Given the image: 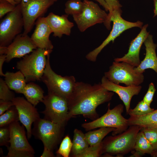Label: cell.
Masks as SVG:
<instances>
[{"mask_svg": "<svg viewBox=\"0 0 157 157\" xmlns=\"http://www.w3.org/2000/svg\"><path fill=\"white\" fill-rule=\"evenodd\" d=\"M114 92L105 88L101 83L93 85L76 82L68 100L69 118L79 115L94 120L99 118L97 107L110 101Z\"/></svg>", "mask_w": 157, "mask_h": 157, "instance_id": "cell-1", "label": "cell"}, {"mask_svg": "<svg viewBox=\"0 0 157 157\" xmlns=\"http://www.w3.org/2000/svg\"><path fill=\"white\" fill-rule=\"evenodd\" d=\"M142 127L129 126L123 132L106 138L103 141L102 154L106 156L122 157L134 149L136 137Z\"/></svg>", "mask_w": 157, "mask_h": 157, "instance_id": "cell-2", "label": "cell"}, {"mask_svg": "<svg viewBox=\"0 0 157 157\" xmlns=\"http://www.w3.org/2000/svg\"><path fill=\"white\" fill-rule=\"evenodd\" d=\"M65 125L39 118L34 122L32 134L42 142L44 149L41 157H52L53 150L60 142Z\"/></svg>", "mask_w": 157, "mask_h": 157, "instance_id": "cell-3", "label": "cell"}, {"mask_svg": "<svg viewBox=\"0 0 157 157\" xmlns=\"http://www.w3.org/2000/svg\"><path fill=\"white\" fill-rule=\"evenodd\" d=\"M52 51L37 48L17 62V68L24 74L26 82L41 80L47 56Z\"/></svg>", "mask_w": 157, "mask_h": 157, "instance_id": "cell-4", "label": "cell"}, {"mask_svg": "<svg viewBox=\"0 0 157 157\" xmlns=\"http://www.w3.org/2000/svg\"><path fill=\"white\" fill-rule=\"evenodd\" d=\"M121 10H114L108 16L104 24L108 29L110 30L111 22H113L112 30L108 36L99 46L86 55L85 57L88 60L95 61L102 50L110 42H113L115 40L125 31L133 27L142 28L143 23L140 21L131 22L123 19L121 17Z\"/></svg>", "mask_w": 157, "mask_h": 157, "instance_id": "cell-5", "label": "cell"}, {"mask_svg": "<svg viewBox=\"0 0 157 157\" xmlns=\"http://www.w3.org/2000/svg\"><path fill=\"white\" fill-rule=\"evenodd\" d=\"M41 80L46 86L48 92L56 94L68 101L74 90L76 82L73 76H62L52 69L50 62V54Z\"/></svg>", "mask_w": 157, "mask_h": 157, "instance_id": "cell-6", "label": "cell"}, {"mask_svg": "<svg viewBox=\"0 0 157 157\" xmlns=\"http://www.w3.org/2000/svg\"><path fill=\"white\" fill-rule=\"evenodd\" d=\"M124 108L123 105L120 104L110 109V103H108V110L105 114L92 122L83 124L81 126L86 131L102 127H110L115 129L112 132V135L122 133L129 126L128 119L122 115Z\"/></svg>", "mask_w": 157, "mask_h": 157, "instance_id": "cell-7", "label": "cell"}, {"mask_svg": "<svg viewBox=\"0 0 157 157\" xmlns=\"http://www.w3.org/2000/svg\"><path fill=\"white\" fill-rule=\"evenodd\" d=\"M135 67L124 62H113L109 70L104 73L110 81L117 84L123 83L126 86L139 85L144 81L143 74L137 73Z\"/></svg>", "mask_w": 157, "mask_h": 157, "instance_id": "cell-8", "label": "cell"}, {"mask_svg": "<svg viewBox=\"0 0 157 157\" xmlns=\"http://www.w3.org/2000/svg\"><path fill=\"white\" fill-rule=\"evenodd\" d=\"M24 126L18 122L9 125L10 131L9 145L6 157H33L34 150L27 138Z\"/></svg>", "mask_w": 157, "mask_h": 157, "instance_id": "cell-9", "label": "cell"}, {"mask_svg": "<svg viewBox=\"0 0 157 157\" xmlns=\"http://www.w3.org/2000/svg\"><path fill=\"white\" fill-rule=\"evenodd\" d=\"M42 102L45 106L42 112L45 119L53 122L64 124L70 119L68 100L54 93L48 92Z\"/></svg>", "mask_w": 157, "mask_h": 157, "instance_id": "cell-10", "label": "cell"}, {"mask_svg": "<svg viewBox=\"0 0 157 157\" xmlns=\"http://www.w3.org/2000/svg\"><path fill=\"white\" fill-rule=\"evenodd\" d=\"M24 22L20 3L0 23V47H7L24 28Z\"/></svg>", "mask_w": 157, "mask_h": 157, "instance_id": "cell-11", "label": "cell"}, {"mask_svg": "<svg viewBox=\"0 0 157 157\" xmlns=\"http://www.w3.org/2000/svg\"><path fill=\"white\" fill-rule=\"evenodd\" d=\"M58 0H22L20 3L24 22L23 34H28L37 20Z\"/></svg>", "mask_w": 157, "mask_h": 157, "instance_id": "cell-12", "label": "cell"}, {"mask_svg": "<svg viewBox=\"0 0 157 157\" xmlns=\"http://www.w3.org/2000/svg\"><path fill=\"white\" fill-rule=\"evenodd\" d=\"M84 6L82 13L72 16L73 19L81 32L97 24L106 21L108 15L98 4L89 0H83Z\"/></svg>", "mask_w": 157, "mask_h": 157, "instance_id": "cell-13", "label": "cell"}, {"mask_svg": "<svg viewBox=\"0 0 157 157\" xmlns=\"http://www.w3.org/2000/svg\"><path fill=\"white\" fill-rule=\"evenodd\" d=\"M12 101L17 110L19 121L26 128L27 138L29 139L32 135V124L40 118L39 114L35 106L23 97H15Z\"/></svg>", "mask_w": 157, "mask_h": 157, "instance_id": "cell-14", "label": "cell"}, {"mask_svg": "<svg viewBox=\"0 0 157 157\" xmlns=\"http://www.w3.org/2000/svg\"><path fill=\"white\" fill-rule=\"evenodd\" d=\"M37 48L28 34H20L7 47L6 61L9 62L15 58H20Z\"/></svg>", "mask_w": 157, "mask_h": 157, "instance_id": "cell-15", "label": "cell"}, {"mask_svg": "<svg viewBox=\"0 0 157 157\" xmlns=\"http://www.w3.org/2000/svg\"><path fill=\"white\" fill-rule=\"evenodd\" d=\"M101 83L107 90L115 92L119 96L123 102L126 112L128 115L131 99L134 96L139 94L142 86L140 85L121 86L110 81L104 76L102 78Z\"/></svg>", "mask_w": 157, "mask_h": 157, "instance_id": "cell-16", "label": "cell"}, {"mask_svg": "<svg viewBox=\"0 0 157 157\" xmlns=\"http://www.w3.org/2000/svg\"><path fill=\"white\" fill-rule=\"evenodd\" d=\"M148 26V24H146L142 27L139 34L131 41L128 52L121 58H115V61L125 62L135 67L139 65L141 62L140 59V49L149 35L147 31Z\"/></svg>", "mask_w": 157, "mask_h": 157, "instance_id": "cell-17", "label": "cell"}, {"mask_svg": "<svg viewBox=\"0 0 157 157\" xmlns=\"http://www.w3.org/2000/svg\"><path fill=\"white\" fill-rule=\"evenodd\" d=\"M35 29L31 38L37 48L52 50L53 46L49 38L52 31L45 17H41L36 21Z\"/></svg>", "mask_w": 157, "mask_h": 157, "instance_id": "cell-18", "label": "cell"}, {"mask_svg": "<svg viewBox=\"0 0 157 157\" xmlns=\"http://www.w3.org/2000/svg\"><path fill=\"white\" fill-rule=\"evenodd\" d=\"M67 14L59 16L50 13L45 17V19L50 27L53 36L55 37L61 38L63 35L69 36L71 29L74 26L73 23L68 19Z\"/></svg>", "mask_w": 157, "mask_h": 157, "instance_id": "cell-19", "label": "cell"}, {"mask_svg": "<svg viewBox=\"0 0 157 157\" xmlns=\"http://www.w3.org/2000/svg\"><path fill=\"white\" fill-rule=\"evenodd\" d=\"M144 43L145 47V56L139 65L135 67V70L138 73L143 74L146 69H151L157 73V57L156 52L157 46L154 42L152 35L149 34Z\"/></svg>", "mask_w": 157, "mask_h": 157, "instance_id": "cell-20", "label": "cell"}, {"mask_svg": "<svg viewBox=\"0 0 157 157\" xmlns=\"http://www.w3.org/2000/svg\"><path fill=\"white\" fill-rule=\"evenodd\" d=\"M4 77L5 82L10 89L23 94L27 84L24 75L20 70L15 73L7 72Z\"/></svg>", "mask_w": 157, "mask_h": 157, "instance_id": "cell-21", "label": "cell"}, {"mask_svg": "<svg viewBox=\"0 0 157 157\" xmlns=\"http://www.w3.org/2000/svg\"><path fill=\"white\" fill-rule=\"evenodd\" d=\"M130 116L128 119L129 126L137 125L157 129V109L145 115Z\"/></svg>", "mask_w": 157, "mask_h": 157, "instance_id": "cell-22", "label": "cell"}, {"mask_svg": "<svg viewBox=\"0 0 157 157\" xmlns=\"http://www.w3.org/2000/svg\"><path fill=\"white\" fill-rule=\"evenodd\" d=\"M44 92L38 85L32 82L26 84L23 94L26 100L34 106L42 102Z\"/></svg>", "mask_w": 157, "mask_h": 157, "instance_id": "cell-23", "label": "cell"}, {"mask_svg": "<svg viewBox=\"0 0 157 157\" xmlns=\"http://www.w3.org/2000/svg\"><path fill=\"white\" fill-rule=\"evenodd\" d=\"M72 142V152L73 157H77L89 146L85 134L77 129H75L74 131Z\"/></svg>", "mask_w": 157, "mask_h": 157, "instance_id": "cell-24", "label": "cell"}, {"mask_svg": "<svg viewBox=\"0 0 157 157\" xmlns=\"http://www.w3.org/2000/svg\"><path fill=\"white\" fill-rule=\"evenodd\" d=\"M115 130L113 127H102L96 130L89 131L85 135L89 146H93L101 142L107 135Z\"/></svg>", "mask_w": 157, "mask_h": 157, "instance_id": "cell-25", "label": "cell"}, {"mask_svg": "<svg viewBox=\"0 0 157 157\" xmlns=\"http://www.w3.org/2000/svg\"><path fill=\"white\" fill-rule=\"evenodd\" d=\"M134 150L140 156L145 154L151 156L153 153L152 147L141 130L137 134Z\"/></svg>", "mask_w": 157, "mask_h": 157, "instance_id": "cell-26", "label": "cell"}, {"mask_svg": "<svg viewBox=\"0 0 157 157\" xmlns=\"http://www.w3.org/2000/svg\"><path fill=\"white\" fill-rule=\"evenodd\" d=\"M19 121L18 113L14 106H12L0 116V127L9 126Z\"/></svg>", "mask_w": 157, "mask_h": 157, "instance_id": "cell-27", "label": "cell"}, {"mask_svg": "<svg viewBox=\"0 0 157 157\" xmlns=\"http://www.w3.org/2000/svg\"><path fill=\"white\" fill-rule=\"evenodd\" d=\"M65 12L67 15L72 16L82 13L84 4L81 0H69L65 4Z\"/></svg>", "mask_w": 157, "mask_h": 157, "instance_id": "cell-28", "label": "cell"}, {"mask_svg": "<svg viewBox=\"0 0 157 157\" xmlns=\"http://www.w3.org/2000/svg\"><path fill=\"white\" fill-rule=\"evenodd\" d=\"M154 110L142 100L138 103L134 108H130L128 115L130 116H142L148 114Z\"/></svg>", "mask_w": 157, "mask_h": 157, "instance_id": "cell-29", "label": "cell"}, {"mask_svg": "<svg viewBox=\"0 0 157 157\" xmlns=\"http://www.w3.org/2000/svg\"><path fill=\"white\" fill-rule=\"evenodd\" d=\"M72 142L69 136L66 135L61 141L57 154L63 157H68L72 151Z\"/></svg>", "mask_w": 157, "mask_h": 157, "instance_id": "cell-30", "label": "cell"}, {"mask_svg": "<svg viewBox=\"0 0 157 157\" xmlns=\"http://www.w3.org/2000/svg\"><path fill=\"white\" fill-rule=\"evenodd\" d=\"M141 130L150 143L154 151H157V129L143 127Z\"/></svg>", "mask_w": 157, "mask_h": 157, "instance_id": "cell-31", "label": "cell"}, {"mask_svg": "<svg viewBox=\"0 0 157 157\" xmlns=\"http://www.w3.org/2000/svg\"><path fill=\"white\" fill-rule=\"evenodd\" d=\"M102 142L94 145L89 146L77 157H98L102 154Z\"/></svg>", "mask_w": 157, "mask_h": 157, "instance_id": "cell-32", "label": "cell"}, {"mask_svg": "<svg viewBox=\"0 0 157 157\" xmlns=\"http://www.w3.org/2000/svg\"><path fill=\"white\" fill-rule=\"evenodd\" d=\"M6 83L4 80L0 78V99L12 101L15 97L14 93Z\"/></svg>", "mask_w": 157, "mask_h": 157, "instance_id": "cell-33", "label": "cell"}, {"mask_svg": "<svg viewBox=\"0 0 157 157\" xmlns=\"http://www.w3.org/2000/svg\"><path fill=\"white\" fill-rule=\"evenodd\" d=\"M10 131L9 126L1 127L0 128V146H9Z\"/></svg>", "mask_w": 157, "mask_h": 157, "instance_id": "cell-34", "label": "cell"}, {"mask_svg": "<svg viewBox=\"0 0 157 157\" xmlns=\"http://www.w3.org/2000/svg\"><path fill=\"white\" fill-rule=\"evenodd\" d=\"M15 7L5 0H0V18H2L7 13L13 11Z\"/></svg>", "mask_w": 157, "mask_h": 157, "instance_id": "cell-35", "label": "cell"}, {"mask_svg": "<svg viewBox=\"0 0 157 157\" xmlns=\"http://www.w3.org/2000/svg\"><path fill=\"white\" fill-rule=\"evenodd\" d=\"M156 90L154 84L152 83H151L149 85L148 90L143 99L145 102L150 106L153 100Z\"/></svg>", "mask_w": 157, "mask_h": 157, "instance_id": "cell-36", "label": "cell"}, {"mask_svg": "<svg viewBox=\"0 0 157 157\" xmlns=\"http://www.w3.org/2000/svg\"><path fill=\"white\" fill-rule=\"evenodd\" d=\"M105 0L109 8V13L108 16L110 15L114 10H121L122 6L118 0Z\"/></svg>", "mask_w": 157, "mask_h": 157, "instance_id": "cell-37", "label": "cell"}, {"mask_svg": "<svg viewBox=\"0 0 157 157\" xmlns=\"http://www.w3.org/2000/svg\"><path fill=\"white\" fill-rule=\"evenodd\" d=\"M13 106L14 104L12 101L0 99V115L2 114Z\"/></svg>", "mask_w": 157, "mask_h": 157, "instance_id": "cell-38", "label": "cell"}, {"mask_svg": "<svg viewBox=\"0 0 157 157\" xmlns=\"http://www.w3.org/2000/svg\"><path fill=\"white\" fill-rule=\"evenodd\" d=\"M6 54L0 55V75L1 76H5L2 71L3 65L4 62L6 61Z\"/></svg>", "mask_w": 157, "mask_h": 157, "instance_id": "cell-39", "label": "cell"}, {"mask_svg": "<svg viewBox=\"0 0 157 157\" xmlns=\"http://www.w3.org/2000/svg\"><path fill=\"white\" fill-rule=\"evenodd\" d=\"M102 6L106 11H108L109 8L105 0H95Z\"/></svg>", "mask_w": 157, "mask_h": 157, "instance_id": "cell-40", "label": "cell"}, {"mask_svg": "<svg viewBox=\"0 0 157 157\" xmlns=\"http://www.w3.org/2000/svg\"><path fill=\"white\" fill-rule=\"evenodd\" d=\"M7 47H0V55L5 54Z\"/></svg>", "mask_w": 157, "mask_h": 157, "instance_id": "cell-41", "label": "cell"}, {"mask_svg": "<svg viewBox=\"0 0 157 157\" xmlns=\"http://www.w3.org/2000/svg\"><path fill=\"white\" fill-rule=\"evenodd\" d=\"M153 0L154 5V15L156 16L157 15V0Z\"/></svg>", "mask_w": 157, "mask_h": 157, "instance_id": "cell-42", "label": "cell"}, {"mask_svg": "<svg viewBox=\"0 0 157 157\" xmlns=\"http://www.w3.org/2000/svg\"><path fill=\"white\" fill-rule=\"evenodd\" d=\"M5 0L15 6H16L17 4V3L15 1V0Z\"/></svg>", "mask_w": 157, "mask_h": 157, "instance_id": "cell-43", "label": "cell"}, {"mask_svg": "<svg viewBox=\"0 0 157 157\" xmlns=\"http://www.w3.org/2000/svg\"><path fill=\"white\" fill-rule=\"evenodd\" d=\"M151 156L153 157H157V151H154L153 154Z\"/></svg>", "mask_w": 157, "mask_h": 157, "instance_id": "cell-44", "label": "cell"}, {"mask_svg": "<svg viewBox=\"0 0 157 157\" xmlns=\"http://www.w3.org/2000/svg\"><path fill=\"white\" fill-rule=\"evenodd\" d=\"M17 4L19 3L22 0H15Z\"/></svg>", "mask_w": 157, "mask_h": 157, "instance_id": "cell-45", "label": "cell"}]
</instances>
